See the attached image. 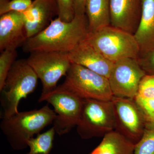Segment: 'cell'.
<instances>
[{
  "mask_svg": "<svg viewBox=\"0 0 154 154\" xmlns=\"http://www.w3.org/2000/svg\"><path fill=\"white\" fill-rule=\"evenodd\" d=\"M113 107L115 130L136 144L146 129L141 111L134 99L113 96Z\"/></svg>",
  "mask_w": 154,
  "mask_h": 154,
  "instance_id": "9",
  "label": "cell"
},
{
  "mask_svg": "<svg viewBox=\"0 0 154 154\" xmlns=\"http://www.w3.org/2000/svg\"><path fill=\"white\" fill-rule=\"evenodd\" d=\"M137 96L154 99V75H146L141 81Z\"/></svg>",
  "mask_w": 154,
  "mask_h": 154,
  "instance_id": "24",
  "label": "cell"
},
{
  "mask_svg": "<svg viewBox=\"0 0 154 154\" xmlns=\"http://www.w3.org/2000/svg\"><path fill=\"white\" fill-rule=\"evenodd\" d=\"M145 75L135 59L128 58L115 62L108 79L113 96L134 99Z\"/></svg>",
  "mask_w": 154,
  "mask_h": 154,
  "instance_id": "10",
  "label": "cell"
},
{
  "mask_svg": "<svg viewBox=\"0 0 154 154\" xmlns=\"http://www.w3.org/2000/svg\"><path fill=\"white\" fill-rule=\"evenodd\" d=\"M141 111L146 129H154V99H147L137 96L134 98Z\"/></svg>",
  "mask_w": 154,
  "mask_h": 154,
  "instance_id": "20",
  "label": "cell"
},
{
  "mask_svg": "<svg viewBox=\"0 0 154 154\" xmlns=\"http://www.w3.org/2000/svg\"><path fill=\"white\" fill-rule=\"evenodd\" d=\"M89 32L110 25V0H86Z\"/></svg>",
  "mask_w": 154,
  "mask_h": 154,
  "instance_id": "16",
  "label": "cell"
},
{
  "mask_svg": "<svg viewBox=\"0 0 154 154\" xmlns=\"http://www.w3.org/2000/svg\"><path fill=\"white\" fill-rule=\"evenodd\" d=\"M28 38L35 36L49 25L58 13L55 0H34L24 12Z\"/></svg>",
  "mask_w": 154,
  "mask_h": 154,
  "instance_id": "14",
  "label": "cell"
},
{
  "mask_svg": "<svg viewBox=\"0 0 154 154\" xmlns=\"http://www.w3.org/2000/svg\"><path fill=\"white\" fill-rule=\"evenodd\" d=\"M38 78L27 59L15 62L9 71L1 93V103L2 107V118H7L19 113L20 101L26 99L37 87Z\"/></svg>",
  "mask_w": 154,
  "mask_h": 154,
  "instance_id": "3",
  "label": "cell"
},
{
  "mask_svg": "<svg viewBox=\"0 0 154 154\" xmlns=\"http://www.w3.org/2000/svg\"><path fill=\"white\" fill-rule=\"evenodd\" d=\"M134 154H154V129H146L135 146Z\"/></svg>",
  "mask_w": 154,
  "mask_h": 154,
  "instance_id": "22",
  "label": "cell"
},
{
  "mask_svg": "<svg viewBox=\"0 0 154 154\" xmlns=\"http://www.w3.org/2000/svg\"><path fill=\"white\" fill-rule=\"evenodd\" d=\"M56 89L67 91L82 99L110 101L113 96L107 78L73 63L64 82Z\"/></svg>",
  "mask_w": 154,
  "mask_h": 154,
  "instance_id": "5",
  "label": "cell"
},
{
  "mask_svg": "<svg viewBox=\"0 0 154 154\" xmlns=\"http://www.w3.org/2000/svg\"><path fill=\"white\" fill-rule=\"evenodd\" d=\"M134 35L140 49V56L154 48V0H143L140 22Z\"/></svg>",
  "mask_w": 154,
  "mask_h": 154,
  "instance_id": "15",
  "label": "cell"
},
{
  "mask_svg": "<svg viewBox=\"0 0 154 154\" xmlns=\"http://www.w3.org/2000/svg\"><path fill=\"white\" fill-rule=\"evenodd\" d=\"M135 146L114 130L105 135L101 143L89 154H134Z\"/></svg>",
  "mask_w": 154,
  "mask_h": 154,
  "instance_id": "17",
  "label": "cell"
},
{
  "mask_svg": "<svg viewBox=\"0 0 154 154\" xmlns=\"http://www.w3.org/2000/svg\"><path fill=\"white\" fill-rule=\"evenodd\" d=\"M86 39L112 62L128 58L137 59L140 55L134 35L110 25L89 32Z\"/></svg>",
  "mask_w": 154,
  "mask_h": 154,
  "instance_id": "4",
  "label": "cell"
},
{
  "mask_svg": "<svg viewBox=\"0 0 154 154\" xmlns=\"http://www.w3.org/2000/svg\"><path fill=\"white\" fill-rule=\"evenodd\" d=\"M137 60L146 75H154V48Z\"/></svg>",
  "mask_w": 154,
  "mask_h": 154,
  "instance_id": "25",
  "label": "cell"
},
{
  "mask_svg": "<svg viewBox=\"0 0 154 154\" xmlns=\"http://www.w3.org/2000/svg\"><path fill=\"white\" fill-rule=\"evenodd\" d=\"M56 132L53 127L27 142L30 151L26 154H49L53 146Z\"/></svg>",
  "mask_w": 154,
  "mask_h": 154,
  "instance_id": "18",
  "label": "cell"
},
{
  "mask_svg": "<svg viewBox=\"0 0 154 154\" xmlns=\"http://www.w3.org/2000/svg\"><path fill=\"white\" fill-rule=\"evenodd\" d=\"M58 8V17L65 22H69L75 17L74 0H55Z\"/></svg>",
  "mask_w": 154,
  "mask_h": 154,
  "instance_id": "23",
  "label": "cell"
},
{
  "mask_svg": "<svg viewBox=\"0 0 154 154\" xmlns=\"http://www.w3.org/2000/svg\"><path fill=\"white\" fill-rule=\"evenodd\" d=\"M32 2V0H0V16L12 12L24 13Z\"/></svg>",
  "mask_w": 154,
  "mask_h": 154,
  "instance_id": "21",
  "label": "cell"
},
{
  "mask_svg": "<svg viewBox=\"0 0 154 154\" xmlns=\"http://www.w3.org/2000/svg\"><path fill=\"white\" fill-rule=\"evenodd\" d=\"M44 101L52 105L56 113L53 122L56 133L63 135L76 127L82 109L83 99L67 91L56 89L50 94L40 97L38 102Z\"/></svg>",
  "mask_w": 154,
  "mask_h": 154,
  "instance_id": "8",
  "label": "cell"
},
{
  "mask_svg": "<svg viewBox=\"0 0 154 154\" xmlns=\"http://www.w3.org/2000/svg\"><path fill=\"white\" fill-rule=\"evenodd\" d=\"M82 113L76 128L83 139L104 137L115 130L111 100L83 99Z\"/></svg>",
  "mask_w": 154,
  "mask_h": 154,
  "instance_id": "6",
  "label": "cell"
},
{
  "mask_svg": "<svg viewBox=\"0 0 154 154\" xmlns=\"http://www.w3.org/2000/svg\"><path fill=\"white\" fill-rule=\"evenodd\" d=\"M56 117L54 110L46 105L38 110L19 112L3 118L0 128L12 149L21 150L28 147L29 140L53 124Z\"/></svg>",
  "mask_w": 154,
  "mask_h": 154,
  "instance_id": "2",
  "label": "cell"
},
{
  "mask_svg": "<svg viewBox=\"0 0 154 154\" xmlns=\"http://www.w3.org/2000/svg\"><path fill=\"white\" fill-rule=\"evenodd\" d=\"M86 2V0H74L75 16L85 15Z\"/></svg>",
  "mask_w": 154,
  "mask_h": 154,
  "instance_id": "26",
  "label": "cell"
},
{
  "mask_svg": "<svg viewBox=\"0 0 154 154\" xmlns=\"http://www.w3.org/2000/svg\"><path fill=\"white\" fill-rule=\"evenodd\" d=\"M143 0H110V25L134 34L139 25Z\"/></svg>",
  "mask_w": 154,
  "mask_h": 154,
  "instance_id": "12",
  "label": "cell"
},
{
  "mask_svg": "<svg viewBox=\"0 0 154 154\" xmlns=\"http://www.w3.org/2000/svg\"><path fill=\"white\" fill-rule=\"evenodd\" d=\"M72 63L89 69L108 79L114 63L105 58L86 39L80 42L68 53Z\"/></svg>",
  "mask_w": 154,
  "mask_h": 154,
  "instance_id": "13",
  "label": "cell"
},
{
  "mask_svg": "<svg viewBox=\"0 0 154 154\" xmlns=\"http://www.w3.org/2000/svg\"><path fill=\"white\" fill-rule=\"evenodd\" d=\"M0 55V91L2 90L9 71L16 61L17 50L7 49Z\"/></svg>",
  "mask_w": 154,
  "mask_h": 154,
  "instance_id": "19",
  "label": "cell"
},
{
  "mask_svg": "<svg viewBox=\"0 0 154 154\" xmlns=\"http://www.w3.org/2000/svg\"><path fill=\"white\" fill-rule=\"evenodd\" d=\"M89 32L86 14L75 16L69 22L57 17L44 30L28 38L23 45V50L30 53L37 51L69 53L87 38Z\"/></svg>",
  "mask_w": 154,
  "mask_h": 154,
  "instance_id": "1",
  "label": "cell"
},
{
  "mask_svg": "<svg viewBox=\"0 0 154 154\" xmlns=\"http://www.w3.org/2000/svg\"><path fill=\"white\" fill-rule=\"evenodd\" d=\"M27 60L41 81L42 89L40 97L55 90L59 80L66 75L72 64L68 53L60 51L30 53Z\"/></svg>",
  "mask_w": 154,
  "mask_h": 154,
  "instance_id": "7",
  "label": "cell"
},
{
  "mask_svg": "<svg viewBox=\"0 0 154 154\" xmlns=\"http://www.w3.org/2000/svg\"><path fill=\"white\" fill-rule=\"evenodd\" d=\"M24 13L12 12L0 17V50H17L28 39Z\"/></svg>",
  "mask_w": 154,
  "mask_h": 154,
  "instance_id": "11",
  "label": "cell"
}]
</instances>
